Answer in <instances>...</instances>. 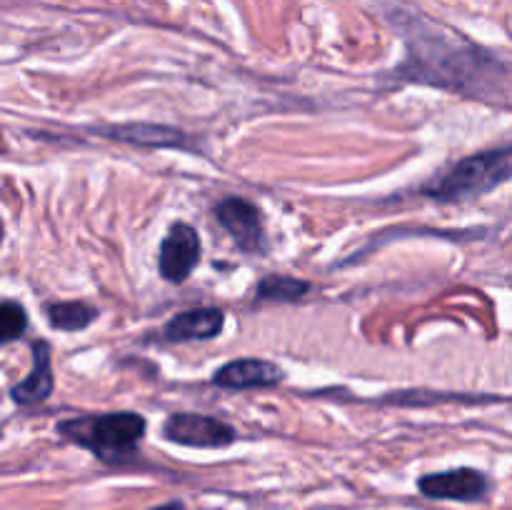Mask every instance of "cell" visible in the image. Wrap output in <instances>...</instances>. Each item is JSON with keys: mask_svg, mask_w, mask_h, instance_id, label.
<instances>
[{"mask_svg": "<svg viewBox=\"0 0 512 510\" xmlns=\"http://www.w3.org/2000/svg\"><path fill=\"white\" fill-rule=\"evenodd\" d=\"M393 25L403 33L408 48V58L395 70L398 78L475 95L488 93L503 73L490 53L420 13L395 10Z\"/></svg>", "mask_w": 512, "mask_h": 510, "instance_id": "obj_1", "label": "cell"}, {"mask_svg": "<svg viewBox=\"0 0 512 510\" xmlns=\"http://www.w3.org/2000/svg\"><path fill=\"white\" fill-rule=\"evenodd\" d=\"M508 180H512V145H500L463 158L448 173L425 185L423 193L443 203H460L490 193Z\"/></svg>", "mask_w": 512, "mask_h": 510, "instance_id": "obj_2", "label": "cell"}, {"mask_svg": "<svg viewBox=\"0 0 512 510\" xmlns=\"http://www.w3.org/2000/svg\"><path fill=\"white\" fill-rule=\"evenodd\" d=\"M73 443L98 455L103 463H123L133 458L145 435V418L138 413H105L93 418H73L58 425Z\"/></svg>", "mask_w": 512, "mask_h": 510, "instance_id": "obj_3", "label": "cell"}, {"mask_svg": "<svg viewBox=\"0 0 512 510\" xmlns=\"http://www.w3.org/2000/svg\"><path fill=\"white\" fill-rule=\"evenodd\" d=\"M215 218L230 233V238L235 240L243 253L250 255H263L268 250L265 243V228L263 220H260L258 208L253 203H248L245 198H223L215 205Z\"/></svg>", "mask_w": 512, "mask_h": 510, "instance_id": "obj_4", "label": "cell"}, {"mask_svg": "<svg viewBox=\"0 0 512 510\" xmlns=\"http://www.w3.org/2000/svg\"><path fill=\"white\" fill-rule=\"evenodd\" d=\"M163 435L188 448H225L235 440V428L210 415L175 413L165 420Z\"/></svg>", "mask_w": 512, "mask_h": 510, "instance_id": "obj_5", "label": "cell"}, {"mask_svg": "<svg viewBox=\"0 0 512 510\" xmlns=\"http://www.w3.org/2000/svg\"><path fill=\"white\" fill-rule=\"evenodd\" d=\"M200 260V235L188 223H175L160 245V275L168 283H183L190 278Z\"/></svg>", "mask_w": 512, "mask_h": 510, "instance_id": "obj_6", "label": "cell"}, {"mask_svg": "<svg viewBox=\"0 0 512 510\" xmlns=\"http://www.w3.org/2000/svg\"><path fill=\"white\" fill-rule=\"evenodd\" d=\"M420 493L435 500H463L473 503L488 495L490 480L480 470L458 468L445 470V473H433L420 478Z\"/></svg>", "mask_w": 512, "mask_h": 510, "instance_id": "obj_7", "label": "cell"}, {"mask_svg": "<svg viewBox=\"0 0 512 510\" xmlns=\"http://www.w3.org/2000/svg\"><path fill=\"white\" fill-rule=\"evenodd\" d=\"M283 380V370L270 360L243 358L223 365L213 375V383L228 390H250V388H270Z\"/></svg>", "mask_w": 512, "mask_h": 510, "instance_id": "obj_8", "label": "cell"}, {"mask_svg": "<svg viewBox=\"0 0 512 510\" xmlns=\"http://www.w3.org/2000/svg\"><path fill=\"white\" fill-rule=\"evenodd\" d=\"M98 133H103L105 138L120 140V143L143 145V148H188V135L178 128H168V125H108V128H100Z\"/></svg>", "mask_w": 512, "mask_h": 510, "instance_id": "obj_9", "label": "cell"}, {"mask_svg": "<svg viewBox=\"0 0 512 510\" xmlns=\"http://www.w3.org/2000/svg\"><path fill=\"white\" fill-rule=\"evenodd\" d=\"M223 325L225 315L220 308H195L175 315L165 325L163 335L168 340H175V343H185V340H210L223 330Z\"/></svg>", "mask_w": 512, "mask_h": 510, "instance_id": "obj_10", "label": "cell"}, {"mask_svg": "<svg viewBox=\"0 0 512 510\" xmlns=\"http://www.w3.org/2000/svg\"><path fill=\"white\" fill-rule=\"evenodd\" d=\"M53 393V368H50V348L45 340H38L33 345V370L25 380H20L10 395L15 403L20 405H33L45 400Z\"/></svg>", "mask_w": 512, "mask_h": 510, "instance_id": "obj_11", "label": "cell"}, {"mask_svg": "<svg viewBox=\"0 0 512 510\" xmlns=\"http://www.w3.org/2000/svg\"><path fill=\"white\" fill-rule=\"evenodd\" d=\"M48 320L53 328L65 330V333H75V330H85L95 320V310L90 305L80 303V300H68V303H53L45 308Z\"/></svg>", "mask_w": 512, "mask_h": 510, "instance_id": "obj_12", "label": "cell"}, {"mask_svg": "<svg viewBox=\"0 0 512 510\" xmlns=\"http://www.w3.org/2000/svg\"><path fill=\"white\" fill-rule=\"evenodd\" d=\"M308 293V283L303 280L288 278V275H268L260 280L258 298L260 300H283V303H293Z\"/></svg>", "mask_w": 512, "mask_h": 510, "instance_id": "obj_13", "label": "cell"}, {"mask_svg": "<svg viewBox=\"0 0 512 510\" xmlns=\"http://www.w3.org/2000/svg\"><path fill=\"white\" fill-rule=\"evenodd\" d=\"M28 328V315L25 308L15 300H0V343L20 338Z\"/></svg>", "mask_w": 512, "mask_h": 510, "instance_id": "obj_14", "label": "cell"}, {"mask_svg": "<svg viewBox=\"0 0 512 510\" xmlns=\"http://www.w3.org/2000/svg\"><path fill=\"white\" fill-rule=\"evenodd\" d=\"M150 510H185V505L178 503V500H173V503L158 505V508H150Z\"/></svg>", "mask_w": 512, "mask_h": 510, "instance_id": "obj_15", "label": "cell"}, {"mask_svg": "<svg viewBox=\"0 0 512 510\" xmlns=\"http://www.w3.org/2000/svg\"><path fill=\"white\" fill-rule=\"evenodd\" d=\"M0 240H3V223H0Z\"/></svg>", "mask_w": 512, "mask_h": 510, "instance_id": "obj_16", "label": "cell"}]
</instances>
